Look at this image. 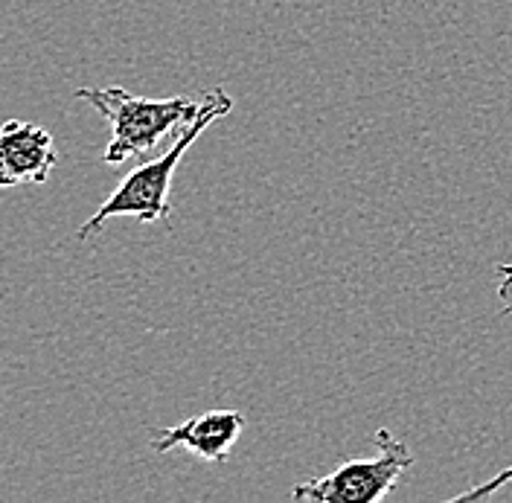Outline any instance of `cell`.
<instances>
[{
    "mask_svg": "<svg viewBox=\"0 0 512 503\" xmlns=\"http://www.w3.org/2000/svg\"><path fill=\"white\" fill-rule=\"evenodd\" d=\"M59 155L47 128L9 120L0 126V187L44 184L56 169Z\"/></svg>",
    "mask_w": 512,
    "mask_h": 503,
    "instance_id": "obj_4",
    "label": "cell"
},
{
    "mask_svg": "<svg viewBox=\"0 0 512 503\" xmlns=\"http://www.w3.org/2000/svg\"><path fill=\"white\" fill-rule=\"evenodd\" d=\"M510 480H512V466L510 469H504V472L498 474V477H492L489 483H483V486H475V489H469V492L457 495L454 501H475V498H489V495H495L498 489H504Z\"/></svg>",
    "mask_w": 512,
    "mask_h": 503,
    "instance_id": "obj_6",
    "label": "cell"
},
{
    "mask_svg": "<svg viewBox=\"0 0 512 503\" xmlns=\"http://www.w3.org/2000/svg\"><path fill=\"white\" fill-rule=\"evenodd\" d=\"M379 454L370 460H347L335 472L300 480L291 489V498L300 503H379L384 501L399 477L414 466L408 442L396 440L390 428L373 434Z\"/></svg>",
    "mask_w": 512,
    "mask_h": 503,
    "instance_id": "obj_3",
    "label": "cell"
},
{
    "mask_svg": "<svg viewBox=\"0 0 512 503\" xmlns=\"http://www.w3.org/2000/svg\"><path fill=\"white\" fill-rule=\"evenodd\" d=\"M245 431V416L236 410H210L204 416L187 419L175 428H163L152 442L158 454H166L172 448H190L207 463H227L236 440Z\"/></svg>",
    "mask_w": 512,
    "mask_h": 503,
    "instance_id": "obj_5",
    "label": "cell"
},
{
    "mask_svg": "<svg viewBox=\"0 0 512 503\" xmlns=\"http://www.w3.org/2000/svg\"><path fill=\"white\" fill-rule=\"evenodd\" d=\"M498 297H501L504 312L512 317V265L510 262L498 265Z\"/></svg>",
    "mask_w": 512,
    "mask_h": 503,
    "instance_id": "obj_7",
    "label": "cell"
},
{
    "mask_svg": "<svg viewBox=\"0 0 512 503\" xmlns=\"http://www.w3.org/2000/svg\"><path fill=\"white\" fill-rule=\"evenodd\" d=\"M76 99L88 102L111 123V140L102 155L108 166L155 152L160 140L178 137V128L187 126L198 114V102L187 96L149 99L126 88H79Z\"/></svg>",
    "mask_w": 512,
    "mask_h": 503,
    "instance_id": "obj_2",
    "label": "cell"
},
{
    "mask_svg": "<svg viewBox=\"0 0 512 503\" xmlns=\"http://www.w3.org/2000/svg\"><path fill=\"white\" fill-rule=\"evenodd\" d=\"M233 111V96L224 88H213L201 96L198 102V114L192 117L187 126L181 128V134L172 140V146L155 160L140 163L137 169H131L126 178L120 181V187L114 189L96 210L91 219L85 221L76 233L79 242L91 239L105 227V221L120 219V216H134L143 224H158L169 221V189H172V175L178 169L181 158L190 152V146L201 137V131H207L210 123L222 120Z\"/></svg>",
    "mask_w": 512,
    "mask_h": 503,
    "instance_id": "obj_1",
    "label": "cell"
}]
</instances>
